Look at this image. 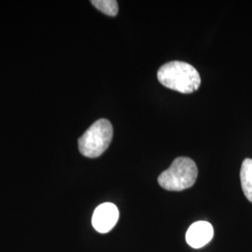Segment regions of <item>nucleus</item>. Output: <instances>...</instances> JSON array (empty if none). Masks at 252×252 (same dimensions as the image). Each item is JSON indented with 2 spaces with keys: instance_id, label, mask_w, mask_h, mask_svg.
Listing matches in <instances>:
<instances>
[{
  "instance_id": "obj_2",
  "label": "nucleus",
  "mask_w": 252,
  "mask_h": 252,
  "mask_svg": "<svg viewBox=\"0 0 252 252\" xmlns=\"http://www.w3.org/2000/svg\"><path fill=\"white\" fill-rule=\"evenodd\" d=\"M197 175L198 169L194 161L188 157H179L159 176L158 183L163 189L180 191L190 188L195 183Z\"/></svg>"
},
{
  "instance_id": "obj_7",
  "label": "nucleus",
  "mask_w": 252,
  "mask_h": 252,
  "mask_svg": "<svg viewBox=\"0 0 252 252\" xmlns=\"http://www.w3.org/2000/svg\"><path fill=\"white\" fill-rule=\"evenodd\" d=\"M91 3L106 15L116 16L118 14L119 7L115 0H92Z\"/></svg>"
},
{
  "instance_id": "obj_4",
  "label": "nucleus",
  "mask_w": 252,
  "mask_h": 252,
  "mask_svg": "<svg viewBox=\"0 0 252 252\" xmlns=\"http://www.w3.org/2000/svg\"><path fill=\"white\" fill-rule=\"evenodd\" d=\"M119 216V209L114 204L104 203L95 208L92 218V224L98 233L106 234L116 225Z\"/></svg>"
},
{
  "instance_id": "obj_3",
  "label": "nucleus",
  "mask_w": 252,
  "mask_h": 252,
  "mask_svg": "<svg viewBox=\"0 0 252 252\" xmlns=\"http://www.w3.org/2000/svg\"><path fill=\"white\" fill-rule=\"evenodd\" d=\"M112 137V125L107 119H100L79 139L80 153L88 158L99 157L108 149Z\"/></svg>"
},
{
  "instance_id": "obj_5",
  "label": "nucleus",
  "mask_w": 252,
  "mask_h": 252,
  "mask_svg": "<svg viewBox=\"0 0 252 252\" xmlns=\"http://www.w3.org/2000/svg\"><path fill=\"white\" fill-rule=\"evenodd\" d=\"M213 235V226L207 221L200 220L189 226L186 234V241L191 248L200 249L210 242Z\"/></svg>"
},
{
  "instance_id": "obj_1",
  "label": "nucleus",
  "mask_w": 252,
  "mask_h": 252,
  "mask_svg": "<svg viewBox=\"0 0 252 252\" xmlns=\"http://www.w3.org/2000/svg\"><path fill=\"white\" fill-rule=\"evenodd\" d=\"M157 78L164 87L181 94H191L201 84L198 71L191 64L180 61L164 63L159 68Z\"/></svg>"
},
{
  "instance_id": "obj_6",
  "label": "nucleus",
  "mask_w": 252,
  "mask_h": 252,
  "mask_svg": "<svg viewBox=\"0 0 252 252\" xmlns=\"http://www.w3.org/2000/svg\"><path fill=\"white\" fill-rule=\"evenodd\" d=\"M240 180L245 196L252 203V159L247 158L244 160L240 171Z\"/></svg>"
}]
</instances>
